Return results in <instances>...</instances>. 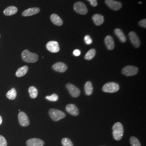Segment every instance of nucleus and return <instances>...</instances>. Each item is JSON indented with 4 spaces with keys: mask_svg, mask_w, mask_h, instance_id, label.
<instances>
[{
    "mask_svg": "<svg viewBox=\"0 0 146 146\" xmlns=\"http://www.w3.org/2000/svg\"><path fill=\"white\" fill-rule=\"evenodd\" d=\"M113 135L116 141H119L123 135V127L120 122L115 123L113 126Z\"/></svg>",
    "mask_w": 146,
    "mask_h": 146,
    "instance_id": "nucleus-1",
    "label": "nucleus"
},
{
    "mask_svg": "<svg viewBox=\"0 0 146 146\" xmlns=\"http://www.w3.org/2000/svg\"><path fill=\"white\" fill-rule=\"evenodd\" d=\"M21 56L22 60L28 63H35L38 59V56L36 54L30 52L28 50H25L22 52Z\"/></svg>",
    "mask_w": 146,
    "mask_h": 146,
    "instance_id": "nucleus-2",
    "label": "nucleus"
},
{
    "mask_svg": "<svg viewBox=\"0 0 146 146\" xmlns=\"http://www.w3.org/2000/svg\"><path fill=\"white\" fill-rule=\"evenodd\" d=\"M120 89V86L115 82H108L105 84L102 87V90L106 93H113L117 92Z\"/></svg>",
    "mask_w": 146,
    "mask_h": 146,
    "instance_id": "nucleus-3",
    "label": "nucleus"
},
{
    "mask_svg": "<svg viewBox=\"0 0 146 146\" xmlns=\"http://www.w3.org/2000/svg\"><path fill=\"white\" fill-rule=\"evenodd\" d=\"M49 114L52 119L55 121H58L66 117V114L63 111L56 109H50Z\"/></svg>",
    "mask_w": 146,
    "mask_h": 146,
    "instance_id": "nucleus-4",
    "label": "nucleus"
},
{
    "mask_svg": "<svg viewBox=\"0 0 146 146\" xmlns=\"http://www.w3.org/2000/svg\"><path fill=\"white\" fill-rule=\"evenodd\" d=\"M139 72V69L132 66H128L122 69V73L125 76H131L135 75Z\"/></svg>",
    "mask_w": 146,
    "mask_h": 146,
    "instance_id": "nucleus-5",
    "label": "nucleus"
},
{
    "mask_svg": "<svg viewBox=\"0 0 146 146\" xmlns=\"http://www.w3.org/2000/svg\"><path fill=\"white\" fill-rule=\"evenodd\" d=\"M74 9L78 14L85 15L88 13V9L86 5L81 2H76L74 5Z\"/></svg>",
    "mask_w": 146,
    "mask_h": 146,
    "instance_id": "nucleus-6",
    "label": "nucleus"
},
{
    "mask_svg": "<svg viewBox=\"0 0 146 146\" xmlns=\"http://www.w3.org/2000/svg\"><path fill=\"white\" fill-rule=\"evenodd\" d=\"M105 3L110 8L114 11L120 10L122 6V3L120 2L116 1L114 0H106Z\"/></svg>",
    "mask_w": 146,
    "mask_h": 146,
    "instance_id": "nucleus-7",
    "label": "nucleus"
},
{
    "mask_svg": "<svg viewBox=\"0 0 146 146\" xmlns=\"http://www.w3.org/2000/svg\"><path fill=\"white\" fill-rule=\"evenodd\" d=\"M19 121L20 125L22 127H27L29 125L30 122L29 118L26 114L23 111L20 112L19 114Z\"/></svg>",
    "mask_w": 146,
    "mask_h": 146,
    "instance_id": "nucleus-8",
    "label": "nucleus"
},
{
    "mask_svg": "<svg viewBox=\"0 0 146 146\" xmlns=\"http://www.w3.org/2000/svg\"><path fill=\"white\" fill-rule=\"evenodd\" d=\"M129 37L131 42L134 46L137 48L140 46L141 42L137 34L134 31H131L129 33Z\"/></svg>",
    "mask_w": 146,
    "mask_h": 146,
    "instance_id": "nucleus-9",
    "label": "nucleus"
},
{
    "mask_svg": "<svg viewBox=\"0 0 146 146\" xmlns=\"http://www.w3.org/2000/svg\"><path fill=\"white\" fill-rule=\"evenodd\" d=\"M67 88L68 89L70 95L74 98H78L80 95V89L77 88L76 86L73 85L72 84H68L66 86Z\"/></svg>",
    "mask_w": 146,
    "mask_h": 146,
    "instance_id": "nucleus-10",
    "label": "nucleus"
},
{
    "mask_svg": "<svg viewBox=\"0 0 146 146\" xmlns=\"http://www.w3.org/2000/svg\"><path fill=\"white\" fill-rule=\"evenodd\" d=\"M47 49L50 52H58L60 50V47L58 42L56 41H50L48 42L46 44Z\"/></svg>",
    "mask_w": 146,
    "mask_h": 146,
    "instance_id": "nucleus-11",
    "label": "nucleus"
},
{
    "mask_svg": "<svg viewBox=\"0 0 146 146\" xmlns=\"http://www.w3.org/2000/svg\"><path fill=\"white\" fill-rule=\"evenodd\" d=\"M52 68L56 72L60 73L65 72L67 70V66L66 64L62 62H58L52 66Z\"/></svg>",
    "mask_w": 146,
    "mask_h": 146,
    "instance_id": "nucleus-12",
    "label": "nucleus"
},
{
    "mask_svg": "<svg viewBox=\"0 0 146 146\" xmlns=\"http://www.w3.org/2000/svg\"><path fill=\"white\" fill-rule=\"evenodd\" d=\"M44 144V141L36 138L31 139L27 141V145L28 146H43Z\"/></svg>",
    "mask_w": 146,
    "mask_h": 146,
    "instance_id": "nucleus-13",
    "label": "nucleus"
},
{
    "mask_svg": "<svg viewBox=\"0 0 146 146\" xmlns=\"http://www.w3.org/2000/svg\"><path fill=\"white\" fill-rule=\"evenodd\" d=\"M66 110L68 113L73 116H78L79 114V110L75 104H68L66 106Z\"/></svg>",
    "mask_w": 146,
    "mask_h": 146,
    "instance_id": "nucleus-14",
    "label": "nucleus"
},
{
    "mask_svg": "<svg viewBox=\"0 0 146 146\" xmlns=\"http://www.w3.org/2000/svg\"><path fill=\"white\" fill-rule=\"evenodd\" d=\"M40 11V9L38 8H31L24 11L22 15L23 16H30L35 15Z\"/></svg>",
    "mask_w": 146,
    "mask_h": 146,
    "instance_id": "nucleus-15",
    "label": "nucleus"
},
{
    "mask_svg": "<svg viewBox=\"0 0 146 146\" xmlns=\"http://www.w3.org/2000/svg\"><path fill=\"white\" fill-rule=\"evenodd\" d=\"M104 42H105V44H106V46L109 50L114 49L115 44H114V40L112 37L110 35L107 36L104 39Z\"/></svg>",
    "mask_w": 146,
    "mask_h": 146,
    "instance_id": "nucleus-16",
    "label": "nucleus"
},
{
    "mask_svg": "<svg viewBox=\"0 0 146 146\" xmlns=\"http://www.w3.org/2000/svg\"><path fill=\"white\" fill-rule=\"evenodd\" d=\"M92 19L94 23L98 26H101L104 22V17L103 16L100 14H95L93 16Z\"/></svg>",
    "mask_w": 146,
    "mask_h": 146,
    "instance_id": "nucleus-17",
    "label": "nucleus"
},
{
    "mask_svg": "<svg viewBox=\"0 0 146 146\" xmlns=\"http://www.w3.org/2000/svg\"><path fill=\"white\" fill-rule=\"evenodd\" d=\"M50 20L52 23L58 26H61L63 25L62 20L55 14H53L50 16Z\"/></svg>",
    "mask_w": 146,
    "mask_h": 146,
    "instance_id": "nucleus-18",
    "label": "nucleus"
},
{
    "mask_svg": "<svg viewBox=\"0 0 146 146\" xmlns=\"http://www.w3.org/2000/svg\"><path fill=\"white\" fill-rule=\"evenodd\" d=\"M18 9L15 6H10L7 8L3 11L4 14L6 16L13 15L17 12Z\"/></svg>",
    "mask_w": 146,
    "mask_h": 146,
    "instance_id": "nucleus-19",
    "label": "nucleus"
},
{
    "mask_svg": "<svg viewBox=\"0 0 146 146\" xmlns=\"http://www.w3.org/2000/svg\"><path fill=\"white\" fill-rule=\"evenodd\" d=\"M28 66H24L21 68H19L17 70V72L16 73V76L19 78L23 76L24 75H25L28 72Z\"/></svg>",
    "mask_w": 146,
    "mask_h": 146,
    "instance_id": "nucleus-20",
    "label": "nucleus"
},
{
    "mask_svg": "<svg viewBox=\"0 0 146 146\" xmlns=\"http://www.w3.org/2000/svg\"><path fill=\"white\" fill-rule=\"evenodd\" d=\"M114 33H115V35L119 38V39L120 40L121 42L124 43L126 41V37H125V35L124 33H123V31H122L121 29H115Z\"/></svg>",
    "mask_w": 146,
    "mask_h": 146,
    "instance_id": "nucleus-21",
    "label": "nucleus"
},
{
    "mask_svg": "<svg viewBox=\"0 0 146 146\" xmlns=\"http://www.w3.org/2000/svg\"><path fill=\"white\" fill-rule=\"evenodd\" d=\"M84 90L86 95L89 96L92 94L93 91V87L91 82L88 81L86 83L84 86Z\"/></svg>",
    "mask_w": 146,
    "mask_h": 146,
    "instance_id": "nucleus-22",
    "label": "nucleus"
},
{
    "mask_svg": "<svg viewBox=\"0 0 146 146\" xmlns=\"http://www.w3.org/2000/svg\"><path fill=\"white\" fill-rule=\"evenodd\" d=\"M6 96L8 99L13 100L15 99L17 96V92L15 88H12L10 90H9L6 94Z\"/></svg>",
    "mask_w": 146,
    "mask_h": 146,
    "instance_id": "nucleus-23",
    "label": "nucleus"
},
{
    "mask_svg": "<svg viewBox=\"0 0 146 146\" xmlns=\"http://www.w3.org/2000/svg\"><path fill=\"white\" fill-rule=\"evenodd\" d=\"M96 54V50L94 49H92L89 50L87 54L84 56V58L87 60H92Z\"/></svg>",
    "mask_w": 146,
    "mask_h": 146,
    "instance_id": "nucleus-24",
    "label": "nucleus"
},
{
    "mask_svg": "<svg viewBox=\"0 0 146 146\" xmlns=\"http://www.w3.org/2000/svg\"><path fill=\"white\" fill-rule=\"evenodd\" d=\"M29 93L31 98L35 99L38 94V90L35 87L31 86L29 88Z\"/></svg>",
    "mask_w": 146,
    "mask_h": 146,
    "instance_id": "nucleus-25",
    "label": "nucleus"
},
{
    "mask_svg": "<svg viewBox=\"0 0 146 146\" xmlns=\"http://www.w3.org/2000/svg\"><path fill=\"white\" fill-rule=\"evenodd\" d=\"M130 143L131 146H141L140 141L134 136H131L130 138Z\"/></svg>",
    "mask_w": 146,
    "mask_h": 146,
    "instance_id": "nucleus-26",
    "label": "nucleus"
},
{
    "mask_svg": "<svg viewBox=\"0 0 146 146\" xmlns=\"http://www.w3.org/2000/svg\"><path fill=\"white\" fill-rule=\"evenodd\" d=\"M62 144L63 146H74L72 141L67 137L63 138L62 140Z\"/></svg>",
    "mask_w": 146,
    "mask_h": 146,
    "instance_id": "nucleus-27",
    "label": "nucleus"
},
{
    "mask_svg": "<svg viewBox=\"0 0 146 146\" xmlns=\"http://www.w3.org/2000/svg\"><path fill=\"white\" fill-rule=\"evenodd\" d=\"M46 99L50 101H58V95L56 94H53L50 95V96H47L46 97Z\"/></svg>",
    "mask_w": 146,
    "mask_h": 146,
    "instance_id": "nucleus-28",
    "label": "nucleus"
},
{
    "mask_svg": "<svg viewBox=\"0 0 146 146\" xmlns=\"http://www.w3.org/2000/svg\"><path fill=\"white\" fill-rule=\"evenodd\" d=\"M0 146H7V142L3 136L0 135Z\"/></svg>",
    "mask_w": 146,
    "mask_h": 146,
    "instance_id": "nucleus-29",
    "label": "nucleus"
},
{
    "mask_svg": "<svg viewBox=\"0 0 146 146\" xmlns=\"http://www.w3.org/2000/svg\"><path fill=\"white\" fill-rule=\"evenodd\" d=\"M84 41L86 42V43L87 44H92V43L93 42V40H92V39L91 38V37H90V36H89V35H86L85 36H84Z\"/></svg>",
    "mask_w": 146,
    "mask_h": 146,
    "instance_id": "nucleus-30",
    "label": "nucleus"
},
{
    "mask_svg": "<svg viewBox=\"0 0 146 146\" xmlns=\"http://www.w3.org/2000/svg\"><path fill=\"white\" fill-rule=\"evenodd\" d=\"M139 25L140 26L142 27L143 28H146V19H143V20H142L140 21L139 22Z\"/></svg>",
    "mask_w": 146,
    "mask_h": 146,
    "instance_id": "nucleus-31",
    "label": "nucleus"
},
{
    "mask_svg": "<svg viewBox=\"0 0 146 146\" xmlns=\"http://www.w3.org/2000/svg\"><path fill=\"white\" fill-rule=\"evenodd\" d=\"M87 1H88L90 5L93 7H96L98 5L97 0H87Z\"/></svg>",
    "mask_w": 146,
    "mask_h": 146,
    "instance_id": "nucleus-32",
    "label": "nucleus"
},
{
    "mask_svg": "<svg viewBox=\"0 0 146 146\" xmlns=\"http://www.w3.org/2000/svg\"><path fill=\"white\" fill-rule=\"evenodd\" d=\"M73 54L75 56H78L81 54V51L80 50H78V49H75L73 52Z\"/></svg>",
    "mask_w": 146,
    "mask_h": 146,
    "instance_id": "nucleus-33",
    "label": "nucleus"
},
{
    "mask_svg": "<svg viewBox=\"0 0 146 146\" xmlns=\"http://www.w3.org/2000/svg\"><path fill=\"white\" fill-rule=\"evenodd\" d=\"M2 118L1 116H0V125L2 124Z\"/></svg>",
    "mask_w": 146,
    "mask_h": 146,
    "instance_id": "nucleus-34",
    "label": "nucleus"
},
{
    "mask_svg": "<svg viewBox=\"0 0 146 146\" xmlns=\"http://www.w3.org/2000/svg\"><path fill=\"white\" fill-rule=\"evenodd\" d=\"M139 4H141L142 2H139Z\"/></svg>",
    "mask_w": 146,
    "mask_h": 146,
    "instance_id": "nucleus-35",
    "label": "nucleus"
},
{
    "mask_svg": "<svg viewBox=\"0 0 146 146\" xmlns=\"http://www.w3.org/2000/svg\"><path fill=\"white\" fill-rule=\"evenodd\" d=\"M0 37H1V35H0Z\"/></svg>",
    "mask_w": 146,
    "mask_h": 146,
    "instance_id": "nucleus-36",
    "label": "nucleus"
}]
</instances>
